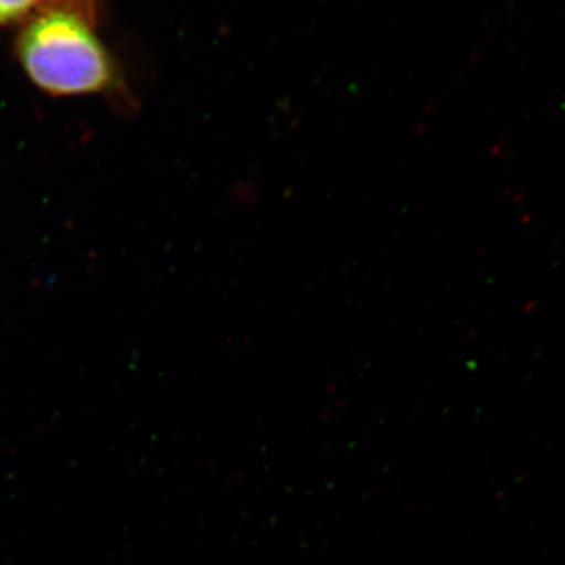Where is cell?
I'll return each mask as SVG.
<instances>
[{
  "mask_svg": "<svg viewBox=\"0 0 565 565\" xmlns=\"http://www.w3.org/2000/svg\"><path fill=\"white\" fill-rule=\"evenodd\" d=\"M22 68L54 96L93 95L111 87L114 65L81 18L65 11L43 14L18 41Z\"/></svg>",
  "mask_w": 565,
  "mask_h": 565,
  "instance_id": "obj_1",
  "label": "cell"
},
{
  "mask_svg": "<svg viewBox=\"0 0 565 565\" xmlns=\"http://www.w3.org/2000/svg\"><path fill=\"white\" fill-rule=\"evenodd\" d=\"M36 0H0V24L22 17L35 6Z\"/></svg>",
  "mask_w": 565,
  "mask_h": 565,
  "instance_id": "obj_2",
  "label": "cell"
}]
</instances>
